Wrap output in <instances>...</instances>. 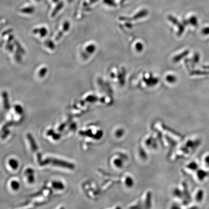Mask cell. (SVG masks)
<instances>
[{
    "mask_svg": "<svg viewBox=\"0 0 209 209\" xmlns=\"http://www.w3.org/2000/svg\"><path fill=\"white\" fill-rule=\"evenodd\" d=\"M44 163H45L43 164H48V163H50L51 164L58 165V166H62L63 167H67L69 169H73L74 167V166L72 164H69L67 162L60 161V160H56V159H48Z\"/></svg>",
    "mask_w": 209,
    "mask_h": 209,
    "instance_id": "1",
    "label": "cell"
},
{
    "mask_svg": "<svg viewBox=\"0 0 209 209\" xmlns=\"http://www.w3.org/2000/svg\"><path fill=\"white\" fill-rule=\"evenodd\" d=\"M70 27V23L68 21H65L63 24V27L61 30L59 32H58L57 36L55 37V40L56 41L59 40L61 38V37L63 36V34L69 30Z\"/></svg>",
    "mask_w": 209,
    "mask_h": 209,
    "instance_id": "2",
    "label": "cell"
},
{
    "mask_svg": "<svg viewBox=\"0 0 209 209\" xmlns=\"http://www.w3.org/2000/svg\"><path fill=\"white\" fill-rule=\"evenodd\" d=\"M48 30L45 27H40L36 28L32 30L33 34L38 36L40 37L43 38L47 36L48 34Z\"/></svg>",
    "mask_w": 209,
    "mask_h": 209,
    "instance_id": "3",
    "label": "cell"
},
{
    "mask_svg": "<svg viewBox=\"0 0 209 209\" xmlns=\"http://www.w3.org/2000/svg\"><path fill=\"white\" fill-rule=\"evenodd\" d=\"M95 46L93 44H89V43L87 44L85 46L84 48V53H85V54L84 56L86 55V58L88 57L89 55L92 54V53H93V52H95Z\"/></svg>",
    "mask_w": 209,
    "mask_h": 209,
    "instance_id": "4",
    "label": "cell"
},
{
    "mask_svg": "<svg viewBox=\"0 0 209 209\" xmlns=\"http://www.w3.org/2000/svg\"><path fill=\"white\" fill-rule=\"evenodd\" d=\"M39 70H40L38 72V76L40 77H43L45 76L46 74L47 71H48L47 68L46 67H45V66H43V67L41 68Z\"/></svg>",
    "mask_w": 209,
    "mask_h": 209,
    "instance_id": "5",
    "label": "cell"
},
{
    "mask_svg": "<svg viewBox=\"0 0 209 209\" xmlns=\"http://www.w3.org/2000/svg\"><path fill=\"white\" fill-rule=\"evenodd\" d=\"M34 8L32 7H28L26 8H24L23 9L21 10V11L22 13H25V14H31L34 12Z\"/></svg>",
    "mask_w": 209,
    "mask_h": 209,
    "instance_id": "6",
    "label": "cell"
},
{
    "mask_svg": "<svg viewBox=\"0 0 209 209\" xmlns=\"http://www.w3.org/2000/svg\"><path fill=\"white\" fill-rule=\"evenodd\" d=\"M45 44L46 47H48L50 50H53L55 48V44H54V43L52 41H47L45 43Z\"/></svg>",
    "mask_w": 209,
    "mask_h": 209,
    "instance_id": "7",
    "label": "cell"
},
{
    "mask_svg": "<svg viewBox=\"0 0 209 209\" xmlns=\"http://www.w3.org/2000/svg\"><path fill=\"white\" fill-rule=\"evenodd\" d=\"M28 138H29L30 142H31V144H32V148L34 149V150H36V148H36V143H34V140H33V138H32V137H31V135H28Z\"/></svg>",
    "mask_w": 209,
    "mask_h": 209,
    "instance_id": "8",
    "label": "cell"
},
{
    "mask_svg": "<svg viewBox=\"0 0 209 209\" xmlns=\"http://www.w3.org/2000/svg\"><path fill=\"white\" fill-rule=\"evenodd\" d=\"M62 5H62V3L61 4V5H59L58 6H57V7H56L55 9L53 10V13H52V16H55V15L58 12V11H59L61 9L62 7Z\"/></svg>",
    "mask_w": 209,
    "mask_h": 209,
    "instance_id": "9",
    "label": "cell"
},
{
    "mask_svg": "<svg viewBox=\"0 0 209 209\" xmlns=\"http://www.w3.org/2000/svg\"><path fill=\"white\" fill-rule=\"evenodd\" d=\"M10 164L11 165V166L13 167L14 169H16L18 166V164L17 163L16 161L14 160H11L10 161Z\"/></svg>",
    "mask_w": 209,
    "mask_h": 209,
    "instance_id": "10",
    "label": "cell"
},
{
    "mask_svg": "<svg viewBox=\"0 0 209 209\" xmlns=\"http://www.w3.org/2000/svg\"><path fill=\"white\" fill-rule=\"evenodd\" d=\"M12 187H13V188H14V189H17V188H18V187H19V185H18V183H17L16 182H12Z\"/></svg>",
    "mask_w": 209,
    "mask_h": 209,
    "instance_id": "11",
    "label": "cell"
},
{
    "mask_svg": "<svg viewBox=\"0 0 209 209\" xmlns=\"http://www.w3.org/2000/svg\"><path fill=\"white\" fill-rule=\"evenodd\" d=\"M16 109L17 111L19 112V113H21V111H22V109H21V108L20 106H16Z\"/></svg>",
    "mask_w": 209,
    "mask_h": 209,
    "instance_id": "12",
    "label": "cell"
}]
</instances>
